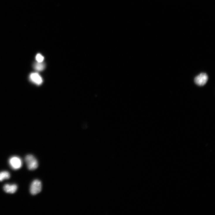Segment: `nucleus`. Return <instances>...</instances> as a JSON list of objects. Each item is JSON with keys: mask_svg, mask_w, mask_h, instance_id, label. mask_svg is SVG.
Wrapping results in <instances>:
<instances>
[{"mask_svg": "<svg viewBox=\"0 0 215 215\" xmlns=\"http://www.w3.org/2000/svg\"><path fill=\"white\" fill-rule=\"evenodd\" d=\"M25 161L28 169L30 170H35L38 166V162L36 158L33 155H29L25 158Z\"/></svg>", "mask_w": 215, "mask_h": 215, "instance_id": "f257e3e1", "label": "nucleus"}, {"mask_svg": "<svg viewBox=\"0 0 215 215\" xmlns=\"http://www.w3.org/2000/svg\"><path fill=\"white\" fill-rule=\"evenodd\" d=\"M41 182L38 180H34L32 183L30 192L32 195H35L40 192L42 190Z\"/></svg>", "mask_w": 215, "mask_h": 215, "instance_id": "f03ea898", "label": "nucleus"}, {"mask_svg": "<svg viewBox=\"0 0 215 215\" xmlns=\"http://www.w3.org/2000/svg\"><path fill=\"white\" fill-rule=\"evenodd\" d=\"M9 163L10 166L14 170H19L22 165L21 159L17 156L11 157L9 160Z\"/></svg>", "mask_w": 215, "mask_h": 215, "instance_id": "7ed1b4c3", "label": "nucleus"}, {"mask_svg": "<svg viewBox=\"0 0 215 215\" xmlns=\"http://www.w3.org/2000/svg\"><path fill=\"white\" fill-rule=\"evenodd\" d=\"M208 80L207 75L205 73H202L196 77L194 81L197 85L203 86L206 84Z\"/></svg>", "mask_w": 215, "mask_h": 215, "instance_id": "20e7f679", "label": "nucleus"}, {"mask_svg": "<svg viewBox=\"0 0 215 215\" xmlns=\"http://www.w3.org/2000/svg\"><path fill=\"white\" fill-rule=\"evenodd\" d=\"M30 79L33 83L38 85H41L43 82L41 76L37 73H33L30 74Z\"/></svg>", "mask_w": 215, "mask_h": 215, "instance_id": "39448f33", "label": "nucleus"}, {"mask_svg": "<svg viewBox=\"0 0 215 215\" xmlns=\"http://www.w3.org/2000/svg\"><path fill=\"white\" fill-rule=\"evenodd\" d=\"M18 187L15 184L10 185L8 184H6L4 187V191L6 193L10 194H13L17 190Z\"/></svg>", "mask_w": 215, "mask_h": 215, "instance_id": "423d86ee", "label": "nucleus"}, {"mask_svg": "<svg viewBox=\"0 0 215 215\" xmlns=\"http://www.w3.org/2000/svg\"><path fill=\"white\" fill-rule=\"evenodd\" d=\"M10 174L7 171H3L0 173V182H1L5 179H8L10 178Z\"/></svg>", "mask_w": 215, "mask_h": 215, "instance_id": "0eeeda50", "label": "nucleus"}, {"mask_svg": "<svg viewBox=\"0 0 215 215\" xmlns=\"http://www.w3.org/2000/svg\"><path fill=\"white\" fill-rule=\"evenodd\" d=\"M34 69L37 71H41L43 70L45 67V65L42 62H38L35 63L34 66Z\"/></svg>", "mask_w": 215, "mask_h": 215, "instance_id": "6e6552de", "label": "nucleus"}, {"mask_svg": "<svg viewBox=\"0 0 215 215\" xmlns=\"http://www.w3.org/2000/svg\"><path fill=\"white\" fill-rule=\"evenodd\" d=\"M36 59L38 62H42L44 59V57L40 54H38L36 57Z\"/></svg>", "mask_w": 215, "mask_h": 215, "instance_id": "1a4fd4ad", "label": "nucleus"}]
</instances>
